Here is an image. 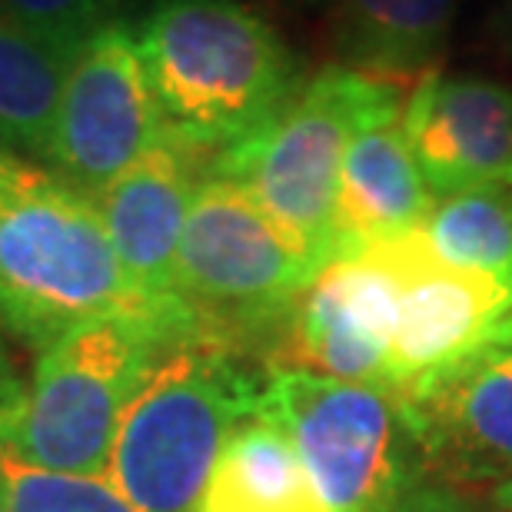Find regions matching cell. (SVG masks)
Returning <instances> with one entry per match:
<instances>
[{
  "instance_id": "cell-7",
  "label": "cell",
  "mask_w": 512,
  "mask_h": 512,
  "mask_svg": "<svg viewBox=\"0 0 512 512\" xmlns=\"http://www.w3.org/2000/svg\"><path fill=\"white\" fill-rule=\"evenodd\" d=\"M323 266L240 183L207 173L193 193L177 250V296L207 336L290 316Z\"/></svg>"
},
{
  "instance_id": "cell-26",
  "label": "cell",
  "mask_w": 512,
  "mask_h": 512,
  "mask_svg": "<svg viewBox=\"0 0 512 512\" xmlns=\"http://www.w3.org/2000/svg\"><path fill=\"white\" fill-rule=\"evenodd\" d=\"M286 4H320V0H286Z\"/></svg>"
},
{
  "instance_id": "cell-19",
  "label": "cell",
  "mask_w": 512,
  "mask_h": 512,
  "mask_svg": "<svg viewBox=\"0 0 512 512\" xmlns=\"http://www.w3.org/2000/svg\"><path fill=\"white\" fill-rule=\"evenodd\" d=\"M0 493L7 512H140L107 476L57 473L0 449Z\"/></svg>"
},
{
  "instance_id": "cell-4",
  "label": "cell",
  "mask_w": 512,
  "mask_h": 512,
  "mask_svg": "<svg viewBox=\"0 0 512 512\" xmlns=\"http://www.w3.org/2000/svg\"><path fill=\"white\" fill-rule=\"evenodd\" d=\"M256 393L260 380L217 336L167 346L120 419L104 476L140 512H200L230 436L256 416Z\"/></svg>"
},
{
  "instance_id": "cell-5",
  "label": "cell",
  "mask_w": 512,
  "mask_h": 512,
  "mask_svg": "<svg viewBox=\"0 0 512 512\" xmlns=\"http://www.w3.org/2000/svg\"><path fill=\"white\" fill-rule=\"evenodd\" d=\"M403 117L389 80L330 64L250 137L220 150L213 173L240 183L300 247L326 266L336 250L340 167L363 127Z\"/></svg>"
},
{
  "instance_id": "cell-18",
  "label": "cell",
  "mask_w": 512,
  "mask_h": 512,
  "mask_svg": "<svg viewBox=\"0 0 512 512\" xmlns=\"http://www.w3.org/2000/svg\"><path fill=\"white\" fill-rule=\"evenodd\" d=\"M423 237L439 260L486 273L512 290V187L486 183L439 197L423 220Z\"/></svg>"
},
{
  "instance_id": "cell-13",
  "label": "cell",
  "mask_w": 512,
  "mask_h": 512,
  "mask_svg": "<svg viewBox=\"0 0 512 512\" xmlns=\"http://www.w3.org/2000/svg\"><path fill=\"white\" fill-rule=\"evenodd\" d=\"M403 137L433 197L512 173V90L479 74L429 70L403 104Z\"/></svg>"
},
{
  "instance_id": "cell-21",
  "label": "cell",
  "mask_w": 512,
  "mask_h": 512,
  "mask_svg": "<svg viewBox=\"0 0 512 512\" xmlns=\"http://www.w3.org/2000/svg\"><path fill=\"white\" fill-rule=\"evenodd\" d=\"M383 512H476V506L469 503L459 489L436 483V479L429 483V479L423 476L419 483L409 486L406 493Z\"/></svg>"
},
{
  "instance_id": "cell-10",
  "label": "cell",
  "mask_w": 512,
  "mask_h": 512,
  "mask_svg": "<svg viewBox=\"0 0 512 512\" xmlns=\"http://www.w3.org/2000/svg\"><path fill=\"white\" fill-rule=\"evenodd\" d=\"M423 473L443 486L512 479V350L489 340L453 370L396 399Z\"/></svg>"
},
{
  "instance_id": "cell-2",
  "label": "cell",
  "mask_w": 512,
  "mask_h": 512,
  "mask_svg": "<svg viewBox=\"0 0 512 512\" xmlns=\"http://www.w3.org/2000/svg\"><path fill=\"white\" fill-rule=\"evenodd\" d=\"M130 310L147 306L130 290L97 200L0 150V320L7 330L44 353L84 323Z\"/></svg>"
},
{
  "instance_id": "cell-24",
  "label": "cell",
  "mask_w": 512,
  "mask_h": 512,
  "mask_svg": "<svg viewBox=\"0 0 512 512\" xmlns=\"http://www.w3.org/2000/svg\"><path fill=\"white\" fill-rule=\"evenodd\" d=\"M493 343H499V346H506V350H512V313L506 316L503 323L496 326V333H493Z\"/></svg>"
},
{
  "instance_id": "cell-15",
  "label": "cell",
  "mask_w": 512,
  "mask_h": 512,
  "mask_svg": "<svg viewBox=\"0 0 512 512\" xmlns=\"http://www.w3.org/2000/svg\"><path fill=\"white\" fill-rule=\"evenodd\" d=\"M456 0H333L330 40L343 67L389 80L433 70L453 27Z\"/></svg>"
},
{
  "instance_id": "cell-23",
  "label": "cell",
  "mask_w": 512,
  "mask_h": 512,
  "mask_svg": "<svg viewBox=\"0 0 512 512\" xmlns=\"http://www.w3.org/2000/svg\"><path fill=\"white\" fill-rule=\"evenodd\" d=\"M496 30H499V37H503V44H506V47H512V0H506L503 10H499Z\"/></svg>"
},
{
  "instance_id": "cell-28",
  "label": "cell",
  "mask_w": 512,
  "mask_h": 512,
  "mask_svg": "<svg viewBox=\"0 0 512 512\" xmlns=\"http://www.w3.org/2000/svg\"><path fill=\"white\" fill-rule=\"evenodd\" d=\"M503 183H509V187H512V173H509V180H503Z\"/></svg>"
},
{
  "instance_id": "cell-6",
  "label": "cell",
  "mask_w": 512,
  "mask_h": 512,
  "mask_svg": "<svg viewBox=\"0 0 512 512\" xmlns=\"http://www.w3.org/2000/svg\"><path fill=\"white\" fill-rule=\"evenodd\" d=\"M256 416L290 439L330 512H383L426 476L403 409L380 386L276 366Z\"/></svg>"
},
{
  "instance_id": "cell-14",
  "label": "cell",
  "mask_w": 512,
  "mask_h": 512,
  "mask_svg": "<svg viewBox=\"0 0 512 512\" xmlns=\"http://www.w3.org/2000/svg\"><path fill=\"white\" fill-rule=\"evenodd\" d=\"M433 190L419 173L399 120L363 127L340 167L336 253L419 230L433 210Z\"/></svg>"
},
{
  "instance_id": "cell-9",
  "label": "cell",
  "mask_w": 512,
  "mask_h": 512,
  "mask_svg": "<svg viewBox=\"0 0 512 512\" xmlns=\"http://www.w3.org/2000/svg\"><path fill=\"white\" fill-rule=\"evenodd\" d=\"M380 247L399 280L386 393L403 399L483 350L512 313V290L486 273L443 263L429 250L423 230L380 240Z\"/></svg>"
},
{
  "instance_id": "cell-27",
  "label": "cell",
  "mask_w": 512,
  "mask_h": 512,
  "mask_svg": "<svg viewBox=\"0 0 512 512\" xmlns=\"http://www.w3.org/2000/svg\"><path fill=\"white\" fill-rule=\"evenodd\" d=\"M0 512H7V503H4V493H0Z\"/></svg>"
},
{
  "instance_id": "cell-20",
  "label": "cell",
  "mask_w": 512,
  "mask_h": 512,
  "mask_svg": "<svg viewBox=\"0 0 512 512\" xmlns=\"http://www.w3.org/2000/svg\"><path fill=\"white\" fill-rule=\"evenodd\" d=\"M130 0H0V14L44 34L84 44L100 27L120 20L117 14Z\"/></svg>"
},
{
  "instance_id": "cell-16",
  "label": "cell",
  "mask_w": 512,
  "mask_h": 512,
  "mask_svg": "<svg viewBox=\"0 0 512 512\" xmlns=\"http://www.w3.org/2000/svg\"><path fill=\"white\" fill-rule=\"evenodd\" d=\"M77 47L0 14V143L47 160Z\"/></svg>"
},
{
  "instance_id": "cell-22",
  "label": "cell",
  "mask_w": 512,
  "mask_h": 512,
  "mask_svg": "<svg viewBox=\"0 0 512 512\" xmlns=\"http://www.w3.org/2000/svg\"><path fill=\"white\" fill-rule=\"evenodd\" d=\"M20 396H24V383H20V373H17L14 360H10L4 336H0V413H7L10 406H17Z\"/></svg>"
},
{
  "instance_id": "cell-8",
  "label": "cell",
  "mask_w": 512,
  "mask_h": 512,
  "mask_svg": "<svg viewBox=\"0 0 512 512\" xmlns=\"http://www.w3.org/2000/svg\"><path fill=\"white\" fill-rule=\"evenodd\" d=\"M163 137L167 127L143 70L137 34L114 20L77 47L47 160L67 183L97 197Z\"/></svg>"
},
{
  "instance_id": "cell-25",
  "label": "cell",
  "mask_w": 512,
  "mask_h": 512,
  "mask_svg": "<svg viewBox=\"0 0 512 512\" xmlns=\"http://www.w3.org/2000/svg\"><path fill=\"white\" fill-rule=\"evenodd\" d=\"M496 506H499V509H506V512H512V479H506V483L496 489Z\"/></svg>"
},
{
  "instance_id": "cell-1",
  "label": "cell",
  "mask_w": 512,
  "mask_h": 512,
  "mask_svg": "<svg viewBox=\"0 0 512 512\" xmlns=\"http://www.w3.org/2000/svg\"><path fill=\"white\" fill-rule=\"evenodd\" d=\"M137 47L163 127L203 153L250 137L300 90L280 30L240 0H160Z\"/></svg>"
},
{
  "instance_id": "cell-11",
  "label": "cell",
  "mask_w": 512,
  "mask_h": 512,
  "mask_svg": "<svg viewBox=\"0 0 512 512\" xmlns=\"http://www.w3.org/2000/svg\"><path fill=\"white\" fill-rule=\"evenodd\" d=\"M399 280L380 243L336 253L290 310L296 366L386 389Z\"/></svg>"
},
{
  "instance_id": "cell-3",
  "label": "cell",
  "mask_w": 512,
  "mask_h": 512,
  "mask_svg": "<svg viewBox=\"0 0 512 512\" xmlns=\"http://www.w3.org/2000/svg\"><path fill=\"white\" fill-rule=\"evenodd\" d=\"M203 336L190 316H100L40 353L17 406L0 413V449L30 466L104 476L120 419L167 346Z\"/></svg>"
},
{
  "instance_id": "cell-17",
  "label": "cell",
  "mask_w": 512,
  "mask_h": 512,
  "mask_svg": "<svg viewBox=\"0 0 512 512\" xmlns=\"http://www.w3.org/2000/svg\"><path fill=\"white\" fill-rule=\"evenodd\" d=\"M200 512H330L293 443L263 416L240 423L210 476Z\"/></svg>"
},
{
  "instance_id": "cell-12",
  "label": "cell",
  "mask_w": 512,
  "mask_h": 512,
  "mask_svg": "<svg viewBox=\"0 0 512 512\" xmlns=\"http://www.w3.org/2000/svg\"><path fill=\"white\" fill-rule=\"evenodd\" d=\"M200 157L203 150L167 133L94 197L133 296L153 313L193 316L177 296V250L203 183Z\"/></svg>"
}]
</instances>
